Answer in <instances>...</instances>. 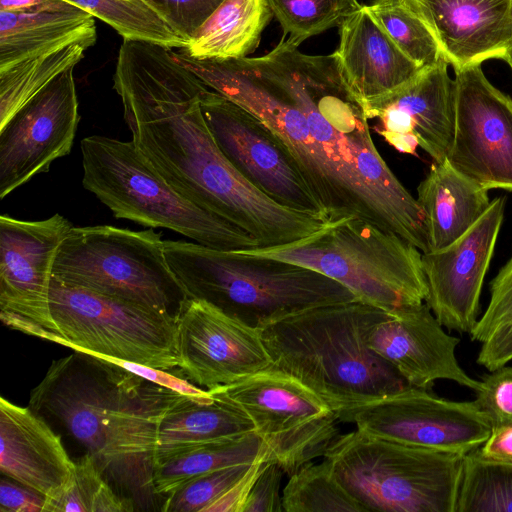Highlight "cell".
I'll list each match as a JSON object with an SVG mask.
<instances>
[{"mask_svg":"<svg viewBox=\"0 0 512 512\" xmlns=\"http://www.w3.org/2000/svg\"><path fill=\"white\" fill-rule=\"evenodd\" d=\"M164 249L187 298L257 330L310 308L358 300L339 282L293 263L182 240H164Z\"/></svg>","mask_w":512,"mask_h":512,"instance_id":"5b68a950","label":"cell"},{"mask_svg":"<svg viewBox=\"0 0 512 512\" xmlns=\"http://www.w3.org/2000/svg\"><path fill=\"white\" fill-rule=\"evenodd\" d=\"M475 401L492 428L512 425V366H502L484 375Z\"/></svg>","mask_w":512,"mask_h":512,"instance_id":"8d00e7d4","label":"cell"},{"mask_svg":"<svg viewBox=\"0 0 512 512\" xmlns=\"http://www.w3.org/2000/svg\"><path fill=\"white\" fill-rule=\"evenodd\" d=\"M360 300L304 310L259 329L272 366L294 377L336 413L410 385L367 344L387 315Z\"/></svg>","mask_w":512,"mask_h":512,"instance_id":"277c9868","label":"cell"},{"mask_svg":"<svg viewBox=\"0 0 512 512\" xmlns=\"http://www.w3.org/2000/svg\"><path fill=\"white\" fill-rule=\"evenodd\" d=\"M283 474V470L274 460L267 459L242 512H284L280 494Z\"/></svg>","mask_w":512,"mask_h":512,"instance_id":"f35d334b","label":"cell"},{"mask_svg":"<svg viewBox=\"0 0 512 512\" xmlns=\"http://www.w3.org/2000/svg\"><path fill=\"white\" fill-rule=\"evenodd\" d=\"M254 431L239 410L215 398L181 394L163 416L154 453L155 464Z\"/></svg>","mask_w":512,"mask_h":512,"instance_id":"cb8c5ba5","label":"cell"},{"mask_svg":"<svg viewBox=\"0 0 512 512\" xmlns=\"http://www.w3.org/2000/svg\"><path fill=\"white\" fill-rule=\"evenodd\" d=\"M366 6L396 46L418 67L426 69L444 60L437 41L410 0H374Z\"/></svg>","mask_w":512,"mask_h":512,"instance_id":"1f68e13d","label":"cell"},{"mask_svg":"<svg viewBox=\"0 0 512 512\" xmlns=\"http://www.w3.org/2000/svg\"><path fill=\"white\" fill-rule=\"evenodd\" d=\"M201 108L219 148L248 181L280 205L329 220L259 119L209 87L202 94Z\"/></svg>","mask_w":512,"mask_h":512,"instance_id":"9a60e30c","label":"cell"},{"mask_svg":"<svg viewBox=\"0 0 512 512\" xmlns=\"http://www.w3.org/2000/svg\"><path fill=\"white\" fill-rule=\"evenodd\" d=\"M282 504L286 512H365L325 460L308 462L289 476Z\"/></svg>","mask_w":512,"mask_h":512,"instance_id":"4dcf8cb0","label":"cell"},{"mask_svg":"<svg viewBox=\"0 0 512 512\" xmlns=\"http://www.w3.org/2000/svg\"><path fill=\"white\" fill-rule=\"evenodd\" d=\"M179 370L211 389L272 366L259 330L199 299H184L176 313Z\"/></svg>","mask_w":512,"mask_h":512,"instance_id":"e0dca14e","label":"cell"},{"mask_svg":"<svg viewBox=\"0 0 512 512\" xmlns=\"http://www.w3.org/2000/svg\"><path fill=\"white\" fill-rule=\"evenodd\" d=\"M427 390L410 386L336 415L374 436L462 455L485 442L492 426L475 400H447Z\"/></svg>","mask_w":512,"mask_h":512,"instance_id":"4fadbf2b","label":"cell"},{"mask_svg":"<svg viewBox=\"0 0 512 512\" xmlns=\"http://www.w3.org/2000/svg\"><path fill=\"white\" fill-rule=\"evenodd\" d=\"M0 471L48 500L69 484L75 462L41 415L1 397Z\"/></svg>","mask_w":512,"mask_h":512,"instance_id":"7402d4cb","label":"cell"},{"mask_svg":"<svg viewBox=\"0 0 512 512\" xmlns=\"http://www.w3.org/2000/svg\"><path fill=\"white\" fill-rule=\"evenodd\" d=\"M52 317L60 345L150 367L179 366L176 314H163L52 276Z\"/></svg>","mask_w":512,"mask_h":512,"instance_id":"30bf717a","label":"cell"},{"mask_svg":"<svg viewBox=\"0 0 512 512\" xmlns=\"http://www.w3.org/2000/svg\"><path fill=\"white\" fill-rule=\"evenodd\" d=\"M71 227L58 213L44 220L0 216V319L7 327L61 344L50 287L58 249Z\"/></svg>","mask_w":512,"mask_h":512,"instance_id":"7c38bea8","label":"cell"},{"mask_svg":"<svg viewBox=\"0 0 512 512\" xmlns=\"http://www.w3.org/2000/svg\"><path fill=\"white\" fill-rule=\"evenodd\" d=\"M273 16L268 0H224L184 48L198 60L248 57Z\"/></svg>","mask_w":512,"mask_h":512,"instance_id":"4316f807","label":"cell"},{"mask_svg":"<svg viewBox=\"0 0 512 512\" xmlns=\"http://www.w3.org/2000/svg\"><path fill=\"white\" fill-rule=\"evenodd\" d=\"M456 512H512V466L466 454Z\"/></svg>","mask_w":512,"mask_h":512,"instance_id":"d6a6232c","label":"cell"},{"mask_svg":"<svg viewBox=\"0 0 512 512\" xmlns=\"http://www.w3.org/2000/svg\"><path fill=\"white\" fill-rule=\"evenodd\" d=\"M74 352L52 362L31 391L29 407L59 421L134 502L155 495L158 427L181 393Z\"/></svg>","mask_w":512,"mask_h":512,"instance_id":"3957f363","label":"cell"},{"mask_svg":"<svg viewBox=\"0 0 512 512\" xmlns=\"http://www.w3.org/2000/svg\"><path fill=\"white\" fill-rule=\"evenodd\" d=\"M506 63L509 65V67L512 70V52L510 53L509 57L507 58Z\"/></svg>","mask_w":512,"mask_h":512,"instance_id":"c3c4849f","label":"cell"},{"mask_svg":"<svg viewBox=\"0 0 512 512\" xmlns=\"http://www.w3.org/2000/svg\"><path fill=\"white\" fill-rule=\"evenodd\" d=\"M95 40H82L0 71V126L62 73L74 68Z\"/></svg>","mask_w":512,"mask_h":512,"instance_id":"f1b7e54d","label":"cell"},{"mask_svg":"<svg viewBox=\"0 0 512 512\" xmlns=\"http://www.w3.org/2000/svg\"><path fill=\"white\" fill-rule=\"evenodd\" d=\"M477 363L493 371L512 360V327L494 334L481 343Z\"/></svg>","mask_w":512,"mask_h":512,"instance_id":"ee69618b","label":"cell"},{"mask_svg":"<svg viewBox=\"0 0 512 512\" xmlns=\"http://www.w3.org/2000/svg\"><path fill=\"white\" fill-rule=\"evenodd\" d=\"M81 153L83 187L116 218L166 228L219 250L259 248L250 234L178 193L133 140L92 135L81 141Z\"/></svg>","mask_w":512,"mask_h":512,"instance_id":"52a82bcc","label":"cell"},{"mask_svg":"<svg viewBox=\"0 0 512 512\" xmlns=\"http://www.w3.org/2000/svg\"><path fill=\"white\" fill-rule=\"evenodd\" d=\"M207 390L252 422L269 448L270 459L288 476L324 456L340 435L336 412L308 387L273 366Z\"/></svg>","mask_w":512,"mask_h":512,"instance_id":"8fae6325","label":"cell"},{"mask_svg":"<svg viewBox=\"0 0 512 512\" xmlns=\"http://www.w3.org/2000/svg\"><path fill=\"white\" fill-rule=\"evenodd\" d=\"M52 276L163 314H176L187 298L161 234L151 228L73 226L58 249Z\"/></svg>","mask_w":512,"mask_h":512,"instance_id":"9c48e42d","label":"cell"},{"mask_svg":"<svg viewBox=\"0 0 512 512\" xmlns=\"http://www.w3.org/2000/svg\"><path fill=\"white\" fill-rule=\"evenodd\" d=\"M97 358L105 360L109 363H112L116 366L123 368L124 370L135 374L147 381L160 385L162 387L171 389L178 393L194 396V397H205L209 395L208 390H203L197 387L194 383L187 380L186 378L177 377L171 373H168L167 370L158 369L154 367H150L144 364H139L123 359L103 356V355H93Z\"/></svg>","mask_w":512,"mask_h":512,"instance_id":"ab89813d","label":"cell"},{"mask_svg":"<svg viewBox=\"0 0 512 512\" xmlns=\"http://www.w3.org/2000/svg\"><path fill=\"white\" fill-rule=\"evenodd\" d=\"M283 36L299 46L306 39L339 27L362 5L357 0H268Z\"/></svg>","mask_w":512,"mask_h":512,"instance_id":"e575fe53","label":"cell"},{"mask_svg":"<svg viewBox=\"0 0 512 512\" xmlns=\"http://www.w3.org/2000/svg\"><path fill=\"white\" fill-rule=\"evenodd\" d=\"M134 504L132 498L115 493L93 458L85 454L75 462L69 484L46 500L45 512H131Z\"/></svg>","mask_w":512,"mask_h":512,"instance_id":"836d02e7","label":"cell"},{"mask_svg":"<svg viewBox=\"0 0 512 512\" xmlns=\"http://www.w3.org/2000/svg\"><path fill=\"white\" fill-rule=\"evenodd\" d=\"M188 42L224 0H152Z\"/></svg>","mask_w":512,"mask_h":512,"instance_id":"74e56055","label":"cell"},{"mask_svg":"<svg viewBox=\"0 0 512 512\" xmlns=\"http://www.w3.org/2000/svg\"><path fill=\"white\" fill-rule=\"evenodd\" d=\"M339 36L334 53L361 105L408 84L424 70L396 46L366 5L339 26Z\"/></svg>","mask_w":512,"mask_h":512,"instance_id":"603a6c76","label":"cell"},{"mask_svg":"<svg viewBox=\"0 0 512 512\" xmlns=\"http://www.w3.org/2000/svg\"><path fill=\"white\" fill-rule=\"evenodd\" d=\"M242 464L219 469L199 476L167 494L163 512H205L250 467Z\"/></svg>","mask_w":512,"mask_h":512,"instance_id":"d590c367","label":"cell"},{"mask_svg":"<svg viewBox=\"0 0 512 512\" xmlns=\"http://www.w3.org/2000/svg\"><path fill=\"white\" fill-rule=\"evenodd\" d=\"M510 290H512V255L491 281L490 298H495Z\"/></svg>","mask_w":512,"mask_h":512,"instance_id":"7dc6e473","label":"cell"},{"mask_svg":"<svg viewBox=\"0 0 512 512\" xmlns=\"http://www.w3.org/2000/svg\"><path fill=\"white\" fill-rule=\"evenodd\" d=\"M475 452L487 462L512 466V425L492 428L489 437Z\"/></svg>","mask_w":512,"mask_h":512,"instance_id":"f6af8a7d","label":"cell"},{"mask_svg":"<svg viewBox=\"0 0 512 512\" xmlns=\"http://www.w3.org/2000/svg\"><path fill=\"white\" fill-rule=\"evenodd\" d=\"M506 199L498 197L460 238L422 253L428 285L425 303L442 326L470 333L478 321L483 281L504 219Z\"/></svg>","mask_w":512,"mask_h":512,"instance_id":"ac0fdd59","label":"cell"},{"mask_svg":"<svg viewBox=\"0 0 512 512\" xmlns=\"http://www.w3.org/2000/svg\"><path fill=\"white\" fill-rule=\"evenodd\" d=\"M113 81L133 142L178 193L239 228L263 215L268 196L219 148L201 108L208 86L172 48L124 39Z\"/></svg>","mask_w":512,"mask_h":512,"instance_id":"7a4b0ae2","label":"cell"},{"mask_svg":"<svg viewBox=\"0 0 512 512\" xmlns=\"http://www.w3.org/2000/svg\"><path fill=\"white\" fill-rule=\"evenodd\" d=\"M488 189L457 172L447 159L431 166L417 188L429 251L440 250L467 232L490 205Z\"/></svg>","mask_w":512,"mask_h":512,"instance_id":"d4e9b609","label":"cell"},{"mask_svg":"<svg viewBox=\"0 0 512 512\" xmlns=\"http://www.w3.org/2000/svg\"><path fill=\"white\" fill-rule=\"evenodd\" d=\"M453 70L512 52V0H410Z\"/></svg>","mask_w":512,"mask_h":512,"instance_id":"44dd1931","label":"cell"},{"mask_svg":"<svg viewBox=\"0 0 512 512\" xmlns=\"http://www.w3.org/2000/svg\"><path fill=\"white\" fill-rule=\"evenodd\" d=\"M267 459H260L250 465L248 470L205 512H242L251 489L262 471Z\"/></svg>","mask_w":512,"mask_h":512,"instance_id":"7bdbcfd3","label":"cell"},{"mask_svg":"<svg viewBox=\"0 0 512 512\" xmlns=\"http://www.w3.org/2000/svg\"><path fill=\"white\" fill-rule=\"evenodd\" d=\"M441 60L408 84L365 101L367 119L377 120V132L401 153L415 155L418 147L436 163L446 159L454 133V80Z\"/></svg>","mask_w":512,"mask_h":512,"instance_id":"d6986e66","label":"cell"},{"mask_svg":"<svg viewBox=\"0 0 512 512\" xmlns=\"http://www.w3.org/2000/svg\"><path fill=\"white\" fill-rule=\"evenodd\" d=\"M512 327V290L490 298L487 309L471 330L473 341H486L494 334Z\"/></svg>","mask_w":512,"mask_h":512,"instance_id":"60d3db41","label":"cell"},{"mask_svg":"<svg viewBox=\"0 0 512 512\" xmlns=\"http://www.w3.org/2000/svg\"><path fill=\"white\" fill-rule=\"evenodd\" d=\"M237 82L232 100L273 134L326 217H357L429 251L424 214L372 139L335 53L308 55L284 37Z\"/></svg>","mask_w":512,"mask_h":512,"instance_id":"6da1fadb","label":"cell"},{"mask_svg":"<svg viewBox=\"0 0 512 512\" xmlns=\"http://www.w3.org/2000/svg\"><path fill=\"white\" fill-rule=\"evenodd\" d=\"M323 457L365 512H456L465 455L356 429L340 434Z\"/></svg>","mask_w":512,"mask_h":512,"instance_id":"ba28073f","label":"cell"},{"mask_svg":"<svg viewBox=\"0 0 512 512\" xmlns=\"http://www.w3.org/2000/svg\"><path fill=\"white\" fill-rule=\"evenodd\" d=\"M239 251L317 271L385 311L422 304L428 295L422 252L395 232L357 217L331 222L293 243Z\"/></svg>","mask_w":512,"mask_h":512,"instance_id":"8992f818","label":"cell"},{"mask_svg":"<svg viewBox=\"0 0 512 512\" xmlns=\"http://www.w3.org/2000/svg\"><path fill=\"white\" fill-rule=\"evenodd\" d=\"M111 26L123 39L184 49L188 40L152 0H64Z\"/></svg>","mask_w":512,"mask_h":512,"instance_id":"f546056e","label":"cell"},{"mask_svg":"<svg viewBox=\"0 0 512 512\" xmlns=\"http://www.w3.org/2000/svg\"><path fill=\"white\" fill-rule=\"evenodd\" d=\"M270 459L269 448L255 432L207 446L155 464L153 491L167 495L204 474L235 465Z\"/></svg>","mask_w":512,"mask_h":512,"instance_id":"83f0119b","label":"cell"},{"mask_svg":"<svg viewBox=\"0 0 512 512\" xmlns=\"http://www.w3.org/2000/svg\"><path fill=\"white\" fill-rule=\"evenodd\" d=\"M426 303L391 311L371 329L368 346L413 387L429 389L436 380L456 382L477 392L481 381L459 365L460 340L445 332Z\"/></svg>","mask_w":512,"mask_h":512,"instance_id":"ffe728a7","label":"cell"},{"mask_svg":"<svg viewBox=\"0 0 512 512\" xmlns=\"http://www.w3.org/2000/svg\"><path fill=\"white\" fill-rule=\"evenodd\" d=\"M94 18L74 5L34 12L0 11V71L74 42L96 41Z\"/></svg>","mask_w":512,"mask_h":512,"instance_id":"484cf974","label":"cell"},{"mask_svg":"<svg viewBox=\"0 0 512 512\" xmlns=\"http://www.w3.org/2000/svg\"><path fill=\"white\" fill-rule=\"evenodd\" d=\"M72 5L64 0H0V11L34 12L61 9Z\"/></svg>","mask_w":512,"mask_h":512,"instance_id":"bcb514c9","label":"cell"},{"mask_svg":"<svg viewBox=\"0 0 512 512\" xmlns=\"http://www.w3.org/2000/svg\"><path fill=\"white\" fill-rule=\"evenodd\" d=\"M46 497L16 481L1 479V512H45Z\"/></svg>","mask_w":512,"mask_h":512,"instance_id":"b9f144b4","label":"cell"},{"mask_svg":"<svg viewBox=\"0 0 512 512\" xmlns=\"http://www.w3.org/2000/svg\"><path fill=\"white\" fill-rule=\"evenodd\" d=\"M73 70L58 76L0 126L1 199L71 152L80 121Z\"/></svg>","mask_w":512,"mask_h":512,"instance_id":"2e32d148","label":"cell"},{"mask_svg":"<svg viewBox=\"0 0 512 512\" xmlns=\"http://www.w3.org/2000/svg\"><path fill=\"white\" fill-rule=\"evenodd\" d=\"M454 74V133L446 159L488 190L512 191V98L487 79L481 65Z\"/></svg>","mask_w":512,"mask_h":512,"instance_id":"5bb4252c","label":"cell"}]
</instances>
